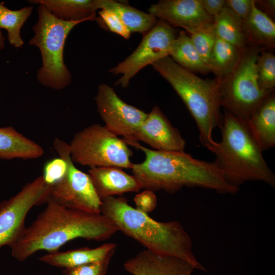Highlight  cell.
<instances>
[{"label":"cell","mask_w":275,"mask_h":275,"mask_svg":"<svg viewBox=\"0 0 275 275\" xmlns=\"http://www.w3.org/2000/svg\"><path fill=\"white\" fill-rule=\"evenodd\" d=\"M45 209L11 247L12 256L22 262L44 250L51 253L77 238L101 241L119 231L106 216L65 208L49 198Z\"/></svg>","instance_id":"cell-1"},{"label":"cell","mask_w":275,"mask_h":275,"mask_svg":"<svg viewBox=\"0 0 275 275\" xmlns=\"http://www.w3.org/2000/svg\"><path fill=\"white\" fill-rule=\"evenodd\" d=\"M128 145L145 155L142 162L133 163L131 168L142 189L174 193L184 186L200 187L230 194L239 189L227 181L214 162L194 158L184 151L150 149L139 142Z\"/></svg>","instance_id":"cell-2"},{"label":"cell","mask_w":275,"mask_h":275,"mask_svg":"<svg viewBox=\"0 0 275 275\" xmlns=\"http://www.w3.org/2000/svg\"><path fill=\"white\" fill-rule=\"evenodd\" d=\"M100 213L109 218L119 231L135 239L147 250L181 258L195 269L206 271L194 255L191 239L179 222L156 221L130 206L127 199L122 196L102 200Z\"/></svg>","instance_id":"cell-3"},{"label":"cell","mask_w":275,"mask_h":275,"mask_svg":"<svg viewBox=\"0 0 275 275\" xmlns=\"http://www.w3.org/2000/svg\"><path fill=\"white\" fill-rule=\"evenodd\" d=\"M222 141L206 148L215 155L214 161L227 181L239 186L247 181H262L275 186V175L245 122L225 111L219 126Z\"/></svg>","instance_id":"cell-4"},{"label":"cell","mask_w":275,"mask_h":275,"mask_svg":"<svg viewBox=\"0 0 275 275\" xmlns=\"http://www.w3.org/2000/svg\"><path fill=\"white\" fill-rule=\"evenodd\" d=\"M151 65L185 103L196 122L200 141L207 147L214 141L213 130L219 127L223 118L220 112L221 78L204 79L177 64L169 56Z\"/></svg>","instance_id":"cell-5"},{"label":"cell","mask_w":275,"mask_h":275,"mask_svg":"<svg viewBox=\"0 0 275 275\" xmlns=\"http://www.w3.org/2000/svg\"><path fill=\"white\" fill-rule=\"evenodd\" d=\"M38 19L33 27L34 35L29 44L40 50L42 66L37 73L43 86L60 90L71 82V73L65 65L64 51L66 40L72 29L84 21H66L58 18L44 6L38 5Z\"/></svg>","instance_id":"cell-6"},{"label":"cell","mask_w":275,"mask_h":275,"mask_svg":"<svg viewBox=\"0 0 275 275\" xmlns=\"http://www.w3.org/2000/svg\"><path fill=\"white\" fill-rule=\"evenodd\" d=\"M259 49H242L234 70L221 78V106L235 117L246 122L255 109L271 91L261 89L258 81L256 63Z\"/></svg>","instance_id":"cell-7"},{"label":"cell","mask_w":275,"mask_h":275,"mask_svg":"<svg viewBox=\"0 0 275 275\" xmlns=\"http://www.w3.org/2000/svg\"><path fill=\"white\" fill-rule=\"evenodd\" d=\"M69 144L74 163L90 168L116 167L131 169L132 151L118 136L99 124H92L77 132Z\"/></svg>","instance_id":"cell-8"},{"label":"cell","mask_w":275,"mask_h":275,"mask_svg":"<svg viewBox=\"0 0 275 275\" xmlns=\"http://www.w3.org/2000/svg\"><path fill=\"white\" fill-rule=\"evenodd\" d=\"M53 146L59 156L64 158L68 170L64 178L51 187L49 197L57 204L70 209L90 213H100L101 200L98 196L88 174L74 165L69 144L56 138Z\"/></svg>","instance_id":"cell-9"},{"label":"cell","mask_w":275,"mask_h":275,"mask_svg":"<svg viewBox=\"0 0 275 275\" xmlns=\"http://www.w3.org/2000/svg\"><path fill=\"white\" fill-rule=\"evenodd\" d=\"M50 190L41 175L15 196L0 202V248L11 247L17 241L25 229L27 214L33 207L46 203Z\"/></svg>","instance_id":"cell-10"},{"label":"cell","mask_w":275,"mask_h":275,"mask_svg":"<svg viewBox=\"0 0 275 275\" xmlns=\"http://www.w3.org/2000/svg\"><path fill=\"white\" fill-rule=\"evenodd\" d=\"M175 31L170 24L159 20L148 32L133 52L117 66L109 70L116 75L122 76L115 82L126 88L130 79L148 65L169 56L173 43L176 38Z\"/></svg>","instance_id":"cell-11"},{"label":"cell","mask_w":275,"mask_h":275,"mask_svg":"<svg viewBox=\"0 0 275 275\" xmlns=\"http://www.w3.org/2000/svg\"><path fill=\"white\" fill-rule=\"evenodd\" d=\"M94 99L104 126L112 133L122 136L124 141L132 136L147 116L142 110L125 102L106 84L98 86Z\"/></svg>","instance_id":"cell-12"},{"label":"cell","mask_w":275,"mask_h":275,"mask_svg":"<svg viewBox=\"0 0 275 275\" xmlns=\"http://www.w3.org/2000/svg\"><path fill=\"white\" fill-rule=\"evenodd\" d=\"M127 144L142 141L153 150L183 152L185 140L159 107H154L131 138L124 141Z\"/></svg>","instance_id":"cell-13"},{"label":"cell","mask_w":275,"mask_h":275,"mask_svg":"<svg viewBox=\"0 0 275 275\" xmlns=\"http://www.w3.org/2000/svg\"><path fill=\"white\" fill-rule=\"evenodd\" d=\"M149 14L191 34L213 24L214 18L203 9L201 0H162L152 5Z\"/></svg>","instance_id":"cell-14"},{"label":"cell","mask_w":275,"mask_h":275,"mask_svg":"<svg viewBox=\"0 0 275 275\" xmlns=\"http://www.w3.org/2000/svg\"><path fill=\"white\" fill-rule=\"evenodd\" d=\"M124 267L132 275H191L195 269L184 259L147 249L127 260Z\"/></svg>","instance_id":"cell-15"},{"label":"cell","mask_w":275,"mask_h":275,"mask_svg":"<svg viewBox=\"0 0 275 275\" xmlns=\"http://www.w3.org/2000/svg\"><path fill=\"white\" fill-rule=\"evenodd\" d=\"M88 174L95 191L101 200L106 198L121 196L128 192H138L141 184L133 175L116 167L90 168Z\"/></svg>","instance_id":"cell-16"},{"label":"cell","mask_w":275,"mask_h":275,"mask_svg":"<svg viewBox=\"0 0 275 275\" xmlns=\"http://www.w3.org/2000/svg\"><path fill=\"white\" fill-rule=\"evenodd\" d=\"M116 249V243H105L95 248H81L48 253L38 259L44 263L63 269L111 260Z\"/></svg>","instance_id":"cell-17"},{"label":"cell","mask_w":275,"mask_h":275,"mask_svg":"<svg viewBox=\"0 0 275 275\" xmlns=\"http://www.w3.org/2000/svg\"><path fill=\"white\" fill-rule=\"evenodd\" d=\"M263 151L275 146V97L270 94L245 122Z\"/></svg>","instance_id":"cell-18"},{"label":"cell","mask_w":275,"mask_h":275,"mask_svg":"<svg viewBox=\"0 0 275 275\" xmlns=\"http://www.w3.org/2000/svg\"><path fill=\"white\" fill-rule=\"evenodd\" d=\"M41 5L59 19L66 21L97 19L95 11L101 9L102 0H30Z\"/></svg>","instance_id":"cell-19"},{"label":"cell","mask_w":275,"mask_h":275,"mask_svg":"<svg viewBox=\"0 0 275 275\" xmlns=\"http://www.w3.org/2000/svg\"><path fill=\"white\" fill-rule=\"evenodd\" d=\"M43 148L12 127L0 128V158L32 159L44 154Z\"/></svg>","instance_id":"cell-20"},{"label":"cell","mask_w":275,"mask_h":275,"mask_svg":"<svg viewBox=\"0 0 275 275\" xmlns=\"http://www.w3.org/2000/svg\"><path fill=\"white\" fill-rule=\"evenodd\" d=\"M246 41L256 45L274 47L275 44V23L272 20L257 7L253 0L251 13L243 22Z\"/></svg>","instance_id":"cell-21"},{"label":"cell","mask_w":275,"mask_h":275,"mask_svg":"<svg viewBox=\"0 0 275 275\" xmlns=\"http://www.w3.org/2000/svg\"><path fill=\"white\" fill-rule=\"evenodd\" d=\"M103 9L116 13L130 33H147L157 22L155 16L114 0H102L101 9Z\"/></svg>","instance_id":"cell-22"},{"label":"cell","mask_w":275,"mask_h":275,"mask_svg":"<svg viewBox=\"0 0 275 275\" xmlns=\"http://www.w3.org/2000/svg\"><path fill=\"white\" fill-rule=\"evenodd\" d=\"M170 56L177 64L193 73L211 71L196 50L190 38L184 31L180 32L174 40Z\"/></svg>","instance_id":"cell-23"},{"label":"cell","mask_w":275,"mask_h":275,"mask_svg":"<svg viewBox=\"0 0 275 275\" xmlns=\"http://www.w3.org/2000/svg\"><path fill=\"white\" fill-rule=\"evenodd\" d=\"M242 49L218 37L213 46L209 61V68L219 78L231 73L237 65Z\"/></svg>","instance_id":"cell-24"},{"label":"cell","mask_w":275,"mask_h":275,"mask_svg":"<svg viewBox=\"0 0 275 275\" xmlns=\"http://www.w3.org/2000/svg\"><path fill=\"white\" fill-rule=\"evenodd\" d=\"M214 18L213 25L216 37L242 49L246 41L243 21L226 5Z\"/></svg>","instance_id":"cell-25"},{"label":"cell","mask_w":275,"mask_h":275,"mask_svg":"<svg viewBox=\"0 0 275 275\" xmlns=\"http://www.w3.org/2000/svg\"><path fill=\"white\" fill-rule=\"evenodd\" d=\"M32 11L33 6L24 7L16 10L7 9L0 15V29L7 30L8 41L14 47L21 48L24 44L20 30Z\"/></svg>","instance_id":"cell-26"},{"label":"cell","mask_w":275,"mask_h":275,"mask_svg":"<svg viewBox=\"0 0 275 275\" xmlns=\"http://www.w3.org/2000/svg\"><path fill=\"white\" fill-rule=\"evenodd\" d=\"M258 81L260 88L272 91L275 86V56L272 53L262 51L259 54L256 63Z\"/></svg>","instance_id":"cell-27"},{"label":"cell","mask_w":275,"mask_h":275,"mask_svg":"<svg viewBox=\"0 0 275 275\" xmlns=\"http://www.w3.org/2000/svg\"><path fill=\"white\" fill-rule=\"evenodd\" d=\"M213 24L191 35V41L196 50L209 67L211 51L216 38Z\"/></svg>","instance_id":"cell-28"},{"label":"cell","mask_w":275,"mask_h":275,"mask_svg":"<svg viewBox=\"0 0 275 275\" xmlns=\"http://www.w3.org/2000/svg\"><path fill=\"white\" fill-rule=\"evenodd\" d=\"M68 170L66 160L59 156L47 161L44 165L42 175L45 183L52 186L61 181Z\"/></svg>","instance_id":"cell-29"},{"label":"cell","mask_w":275,"mask_h":275,"mask_svg":"<svg viewBox=\"0 0 275 275\" xmlns=\"http://www.w3.org/2000/svg\"><path fill=\"white\" fill-rule=\"evenodd\" d=\"M111 260L63 268L62 275H106Z\"/></svg>","instance_id":"cell-30"},{"label":"cell","mask_w":275,"mask_h":275,"mask_svg":"<svg viewBox=\"0 0 275 275\" xmlns=\"http://www.w3.org/2000/svg\"><path fill=\"white\" fill-rule=\"evenodd\" d=\"M98 13L111 32L120 35L125 39L130 37V32L116 13L105 9H101Z\"/></svg>","instance_id":"cell-31"},{"label":"cell","mask_w":275,"mask_h":275,"mask_svg":"<svg viewBox=\"0 0 275 275\" xmlns=\"http://www.w3.org/2000/svg\"><path fill=\"white\" fill-rule=\"evenodd\" d=\"M138 210L147 213L153 211L157 205V198L153 191L145 189L138 194L133 199Z\"/></svg>","instance_id":"cell-32"},{"label":"cell","mask_w":275,"mask_h":275,"mask_svg":"<svg viewBox=\"0 0 275 275\" xmlns=\"http://www.w3.org/2000/svg\"><path fill=\"white\" fill-rule=\"evenodd\" d=\"M253 0H226V6L238 18L245 21L252 10Z\"/></svg>","instance_id":"cell-33"},{"label":"cell","mask_w":275,"mask_h":275,"mask_svg":"<svg viewBox=\"0 0 275 275\" xmlns=\"http://www.w3.org/2000/svg\"><path fill=\"white\" fill-rule=\"evenodd\" d=\"M204 10L210 16H216L225 6L224 0H201Z\"/></svg>","instance_id":"cell-34"},{"label":"cell","mask_w":275,"mask_h":275,"mask_svg":"<svg viewBox=\"0 0 275 275\" xmlns=\"http://www.w3.org/2000/svg\"><path fill=\"white\" fill-rule=\"evenodd\" d=\"M5 46V37L0 29V51H1Z\"/></svg>","instance_id":"cell-35"},{"label":"cell","mask_w":275,"mask_h":275,"mask_svg":"<svg viewBox=\"0 0 275 275\" xmlns=\"http://www.w3.org/2000/svg\"><path fill=\"white\" fill-rule=\"evenodd\" d=\"M8 8L2 4H0V15L6 11Z\"/></svg>","instance_id":"cell-36"}]
</instances>
